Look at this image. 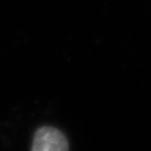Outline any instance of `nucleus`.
<instances>
[{"instance_id":"obj_1","label":"nucleus","mask_w":151,"mask_h":151,"mask_svg":"<svg viewBox=\"0 0 151 151\" xmlns=\"http://www.w3.org/2000/svg\"><path fill=\"white\" fill-rule=\"evenodd\" d=\"M32 151H68V142L60 130L41 127L35 133Z\"/></svg>"}]
</instances>
